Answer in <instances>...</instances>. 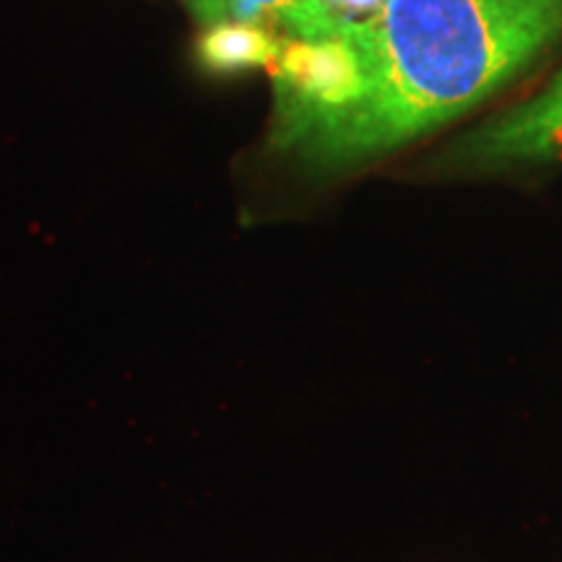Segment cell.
<instances>
[{
    "mask_svg": "<svg viewBox=\"0 0 562 562\" xmlns=\"http://www.w3.org/2000/svg\"><path fill=\"white\" fill-rule=\"evenodd\" d=\"M232 19L250 21V24L284 26L290 37H321L334 34L323 16L318 0H235Z\"/></svg>",
    "mask_w": 562,
    "mask_h": 562,
    "instance_id": "cell-5",
    "label": "cell"
},
{
    "mask_svg": "<svg viewBox=\"0 0 562 562\" xmlns=\"http://www.w3.org/2000/svg\"><path fill=\"white\" fill-rule=\"evenodd\" d=\"M389 0H318L323 16H326L331 32H344L351 26L368 24L381 13Z\"/></svg>",
    "mask_w": 562,
    "mask_h": 562,
    "instance_id": "cell-6",
    "label": "cell"
},
{
    "mask_svg": "<svg viewBox=\"0 0 562 562\" xmlns=\"http://www.w3.org/2000/svg\"><path fill=\"white\" fill-rule=\"evenodd\" d=\"M281 42L266 24L227 19L203 26L199 37V63L211 74H243V70H271L281 53Z\"/></svg>",
    "mask_w": 562,
    "mask_h": 562,
    "instance_id": "cell-4",
    "label": "cell"
},
{
    "mask_svg": "<svg viewBox=\"0 0 562 562\" xmlns=\"http://www.w3.org/2000/svg\"><path fill=\"white\" fill-rule=\"evenodd\" d=\"M562 157V76L537 97L505 110L459 146V159L474 167H510Z\"/></svg>",
    "mask_w": 562,
    "mask_h": 562,
    "instance_id": "cell-3",
    "label": "cell"
},
{
    "mask_svg": "<svg viewBox=\"0 0 562 562\" xmlns=\"http://www.w3.org/2000/svg\"><path fill=\"white\" fill-rule=\"evenodd\" d=\"M273 144L305 154L368 94V60L351 30L290 37L271 66Z\"/></svg>",
    "mask_w": 562,
    "mask_h": 562,
    "instance_id": "cell-2",
    "label": "cell"
},
{
    "mask_svg": "<svg viewBox=\"0 0 562 562\" xmlns=\"http://www.w3.org/2000/svg\"><path fill=\"white\" fill-rule=\"evenodd\" d=\"M182 3L191 9L193 16L199 19L203 26H211L232 19V5H235V0H182Z\"/></svg>",
    "mask_w": 562,
    "mask_h": 562,
    "instance_id": "cell-7",
    "label": "cell"
},
{
    "mask_svg": "<svg viewBox=\"0 0 562 562\" xmlns=\"http://www.w3.org/2000/svg\"><path fill=\"white\" fill-rule=\"evenodd\" d=\"M368 94L302 157L351 165L472 110L562 37V0H389L351 26Z\"/></svg>",
    "mask_w": 562,
    "mask_h": 562,
    "instance_id": "cell-1",
    "label": "cell"
}]
</instances>
